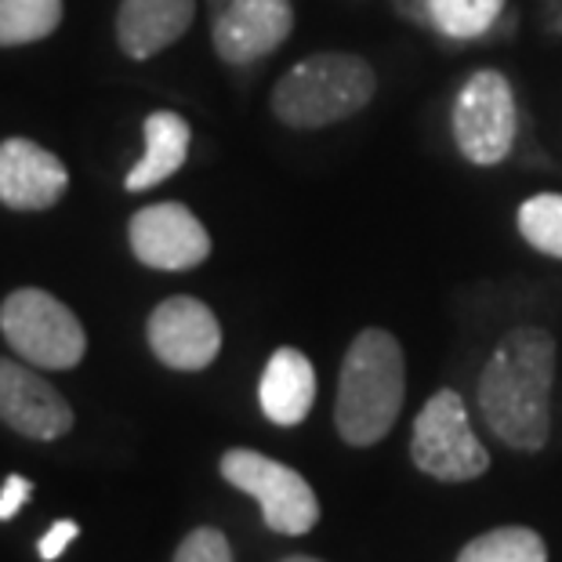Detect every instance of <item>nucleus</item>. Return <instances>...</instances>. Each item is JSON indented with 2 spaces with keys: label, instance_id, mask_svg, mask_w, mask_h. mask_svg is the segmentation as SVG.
Masks as SVG:
<instances>
[{
  "label": "nucleus",
  "instance_id": "f257e3e1",
  "mask_svg": "<svg viewBox=\"0 0 562 562\" xmlns=\"http://www.w3.org/2000/svg\"><path fill=\"white\" fill-rule=\"evenodd\" d=\"M555 338L544 327L505 334L480 378V414L512 450H541L552 436Z\"/></svg>",
  "mask_w": 562,
  "mask_h": 562
},
{
  "label": "nucleus",
  "instance_id": "f03ea898",
  "mask_svg": "<svg viewBox=\"0 0 562 562\" xmlns=\"http://www.w3.org/2000/svg\"><path fill=\"white\" fill-rule=\"evenodd\" d=\"M406 396V360L389 330L367 327L352 338L338 378L334 422L349 447H374L400 422Z\"/></svg>",
  "mask_w": 562,
  "mask_h": 562
},
{
  "label": "nucleus",
  "instance_id": "7ed1b4c3",
  "mask_svg": "<svg viewBox=\"0 0 562 562\" xmlns=\"http://www.w3.org/2000/svg\"><path fill=\"white\" fill-rule=\"evenodd\" d=\"M378 91V74L352 52H316L291 66L272 88L277 121L297 131L330 127L367 110Z\"/></svg>",
  "mask_w": 562,
  "mask_h": 562
},
{
  "label": "nucleus",
  "instance_id": "20e7f679",
  "mask_svg": "<svg viewBox=\"0 0 562 562\" xmlns=\"http://www.w3.org/2000/svg\"><path fill=\"white\" fill-rule=\"evenodd\" d=\"M0 334L37 370H69L88 352V334H83L74 308L41 286H19L4 297Z\"/></svg>",
  "mask_w": 562,
  "mask_h": 562
},
{
  "label": "nucleus",
  "instance_id": "39448f33",
  "mask_svg": "<svg viewBox=\"0 0 562 562\" xmlns=\"http://www.w3.org/2000/svg\"><path fill=\"white\" fill-rule=\"evenodd\" d=\"M411 458L425 475L442 483H464L480 480L490 469V453L480 439H475L469 425V411L464 400L453 389L436 392L432 400L422 406L411 432Z\"/></svg>",
  "mask_w": 562,
  "mask_h": 562
},
{
  "label": "nucleus",
  "instance_id": "423d86ee",
  "mask_svg": "<svg viewBox=\"0 0 562 562\" xmlns=\"http://www.w3.org/2000/svg\"><path fill=\"white\" fill-rule=\"evenodd\" d=\"M453 142H458L461 157L475 167L505 164L512 146H516V94L512 83L497 69H475L464 80V88L453 102Z\"/></svg>",
  "mask_w": 562,
  "mask_h": 562
},
{
  "label": "nucleus",
  "instance_id": "0eeeda50",
  "mask_svg": "<svg viewBox=\"0 0 562 562\" xmlns=\"http://www.w3.org/2000/svg\"><path fill=\"white\" fill-rule=\"evenodd\" d=\"M222 475L258 501L269 530L302 537L319 522V501L313 486L283 461H272L258 450H229L222 458Z\"/></svg>",
  "mask_w": 562,
  "mask_h": 562
},
{
  "label": "nucleus",
  "instance_id": "6e6552de",
  "mask_svg": "<svg viewBox=\"0 0 562 562\" xmlns=\"http://www.w3.org/2000/svg\"><path fill=\"white\" fill-rule=\"evenodd\" d=\"M127 240L142 266L164 272L196 269L211 258V236L186 203H149L127 222Z\"/></svg>",
  "mask_w": 562,
  "mask_h": 562
},
{
  "label": "nucleus",
  "instance_id": "1a4fd4ad",
  "mask_svg": "<svg viewBox=\"0 0 562 562\" xmlns=\"http://www.w3.org/2000/svg\"><path fill=\"white\" fill-rule=\"evenodd\" d=\"M149 349L171 370H203L218 360L222 352V327L200 297L178 294L167 297L149 316Z\"/></svg>",
  "mask_w": 562,
  "mask_h": 562
},
{
  "label": "nucleus",
  "instance_id": "9d476101",
  "mask_svg": "<svg viewBox=\"0 0 562 562\" xmlns=\"http://www.w3.org/2000/svg\"><path fill=\"white\" fill-rule=\"evenodd\" d=\"M294 8L291 0H229L214 11L211 41L229 66H247L272 55L291 37Z\"/></svg>",
  "mask_w": 562,
  "mask_h": 562
},
{
  "label": "nucleus",
  "instance_id": "9b49d317",
  "mask_svg": "<svg viewBox=\"0 0 562 562\" xmlns=\"http://www.w3.org/2000/svg\"><path fill=\"white\" fill-rule=\"evenodd\" d=\"M0 422L26 439H63L74 428V406L37 370L0 360Z\"/></svg>",
  "mask_w": 562,
  "mask_h": 562
},
{
  "label": "nucleus",
  "instance_id": "f8f14e48",
  "mask_svg": "<svg viewBox=\"0 0 562 562\" xmlns=\"http://www.w3.org/2000/svg\"><path fill=\"white\" fill-rule=\"evenodd\" d=\"M66 164L30 138L0 142V203L11 211H47L66 196Z\"/></svg>",
  "mask_w": 562,
  "mask_h": 562
},
{
  "label": "nucleus",
  "instance_id": "ddd939ff",
  "mask_svg": "<svg viewBox=\"0 0 562 562\" xmlns=\"http://www.w3.org/2000/svg\"><path fill=\"white\" fill-rule=\"evenodd\" d=\"M196 19V0H121L116 44L127 58L146 63L164 47L182 41Z\"/></svg>",
  "mask_w": 562,
  "mask_h": 562
},
{
  "label": "nucleus",
  "instance_id": "4468645a",
  "mask_svg": "<svg viewBox=\"0 0 562 562\" xmlns=\"http://www.w3.org/2000/svg\"><path fill=\"white\" fill-rule=\"evenodd\" d=\"M258 400H261V414L272 425L280 428L302 425L316 403V370L308 363V356L297 349L272 352L266 374H261Z\"/></svg>",
  "mask_w": 562,
  "mask_h": 562
},
{
  "label": "nucleus",
  "instance_id": "2eb2a0df",
  "mask_svg": "<svg viewBox=\"0 0 562 562\" xmlns=\"http://www.w3.org/2000/svg\"><path fill=\"white\" fill-rule=\"evenodd\" d=\"M189 131L186 116H178L175 110H157L146 116V153L142 160L131 167L124 178L127 193H146V189H157L167 182L175 171H182L189 160Z\"/></svg>",
  "mask_w": 562,
  "mask_h": 562
},
{
  "label": "nucleus",
  "instance_id": "dca6fc26",
  "mask_svg": "<svg viewBox=\"0 0 562 562\" xmlns=\"http://www.w3.org/2000/svg\"><path fill=\"white\" fill-rule=\"evenodd\" d=\"M63 22V0H0V47L52 37Z\"/></svg>",
  "mask_w": 562,
  "mask_h": 562
},
{
  "label": "nucleus",
  "instance_id": "f3484780",
  "mask_svg": "<svg viewBox=\"0 0 562 562\" xmlns=\"http://www.w3.org/2000/svg\"><path fill=\"white\" fill-rule=\"evenodd\" d=\"M458 562H548V548L526 526H501L464 544Z\"/></svg>",
  "mask_w": 562,
  "mask_h": 562
},
{
  "label": "nucleus",
  "instance_id": "a211bd4d",
  "mask_svg": "<svg viewBox=\"0 0 562 562\" xmlns=\"http://www.w3.org/2000/svg\"><path fill=\"white\" fill-rule=\"evenodd\" d=\"M508 0H432V26L453 41H475L494 30Z\"/></svg>",
  "mask_w": 562,
  "mask_h": 562
},
{
  "label": "nucleus",
  "instance_id": "6ab92c4d",
  "mask_svg": "<svg viewBox=\"0 0 562 562\" xmlns=\"http://www.w3.org/2000/svg\"><path fill=\"white\" fill-rule=\"evenodd\" d=\"M519 233L533 250L562 261V193H537L522 200Z\"/></svg>",
  "mask_w": 562,
  "mask_h": 562
},
{
  "label": "nucleus",
  "instance_id": "aec40b11",
  "mask_svg": "<svg viewBox=\"0 0 562 562\" xmlns=\"http://www.w3.org/2000/svg\"><path fill=\"white\" fill-rule=\"evenodd\" d=\"M175 562H233V548H229V537L214 526H200L178 544Z\"/></svg>",
  "mask_w": 562,
  "mask_h": 562
},
{
  "label": "nucleus",
  "instance_id": "412c9836",
  "mask_svg": "<svg viewBox=\"0 0 562 562\" xmlns=\"http://www.w3.org/2000/svg\"><path fill=\"white\" fill-rule=\"evenodd\" d=\"M30 494H33V483L26 475H8L4 486H0V522L15 519L19 508L30 501Z\"/></svg>",
  "mask_w": 562,
  "mask_h": 562
},
{
  "label": "nucleus",
  "instance_id": "4be33fe9",
  "mask_svg": "<svg viewBox=\"0 0 562 562\" xmlns=\"http://www.w3.org/2000/svg\"><path fill=\"white\" fill-rule=\"evenodd\" d=\"M77 533H80V526L77 522H69V519H63V522H55L52 530H47L44 537H41V544H37V552H41V559L44 562H55L58 555L66 552L69 544L77 541Z\"/></svg>",
  "mask_w": 562,
  "mask_h": 562
},
{
  "label": "nucleus",
  "instance_id": "5701e85b",
  "mask_svg": "<svg viewBox=\"0 0 562 562\" xmlns=\"http://www.w3.org/2000/svg\"><path fill=\"white\" fill-rule=\"evenodd\" d=\"M396 11L406 22H422V26H432V0H392Z\"/></svg>",
  "mask_w": 562,
  "mask_h": 562
},
{
  "label": "nucleus",
  "instance_id": "b1692460",
  "mask_svg": "<svg viewBox=\"0 0 562 562\" xmlns=\"http://www.w3.org/2000/svg\"><path fill=\"white\" fill-rule=\"evenodd\" d=\"M544 4V19H548V30L562 33V0H541Z\"/></svg>",
  "mask_w": 562,
  "mask_h": 562
},
{
  "label": "nucleus",
  "instance_id": "393cba45",
  "mask_svg": "<svg viewBox=\"0 0 562 562\" xmlns=\"http://www.w3.org/2000/svg\"><path fill=\"white\" fill-rule=\"evenodd\" d=\"M283 562H319V559H308V555H291V559H283Z\"/></svg>",
  "mask_w": 562,
  "mask_h": 562
},
{
  "label": "nucleus",
  "instance_id": "a878e982",
  "mask_svg": "<svg viewBox=\"0 0 562 562\" xmlns=\"http://www.w3.org/2000/svg\"><path fill=\"white\" fill-rule=\"evenodd\" d=\"M225 4H229V0H211V8H214V11H218V8H225Z\"/></svg>",
  "mask_w": 562,
  "mask_h": 562
}]
</instances>
